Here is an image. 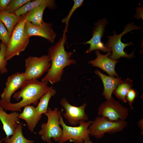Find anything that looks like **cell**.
I'll return each instance as SVG.
<instances>
[{
  "label": "cell",
  "mask_w": 143,
  "mask_h": 143,
  "mask_svg": "<svg viewBox=\"0 0 143 143\" xmlns=\"http://www.w3.org/2000/svg\"><path fill=\"white\" fill-rule=\"evenodd\" d=\"M42 115L37 112L34 105H29L24 107L22 113L19 114L18 118L25 120L29 130L32 132L38 122L41 120Z\"/></svg>",
  "instance_id": "obj_17"
},
{
  "label": "cell",
  "mask_w": 143,
  "mask_h": 143,
  "mask_svg": "<svg viewBox=\"0 0 143 143\" xmlns=\"http://www.w3.org/2000/svg\"><path fill=\"white\" fill-rule=\"evenodd\" d=\"M95 53L97 57L93 60L89 61L88 63L92 66L99 68L106 72L110 76L117 77L118 74L115 70V66L118 61L113 60L108 56L111 55L110 52H108L106 54H101L98 50H96Z\"/></svg>",
  "instance_id": "obj_14"
},
{
  "label": "cell",
  "mask_w": 143,
  "mask_h": 143,
  "mask_svg": "<svg viewBox=\"0 0 143 143\" xmlns=\"http://www.w3.org/2000/svg\"><path fill=\"white\" fill-rule=\"evenodd\" d=\"M128 109L112 97L102 103L99 106L97 114L99 116L107 118L115 121L125 120L128 116Z\"/></svg>",
  "instance_id": "obj_9"
},
{
  "label": "cell",
  "mask_w": 143,
  "mask_h": 143,
  "mask_svg": "<svg viewBox=\"0 0 143 143\" xmlns=\"http://www.w3.org/2000/svg\"><path fill=\"white\" fill-rule=\"evenodd\" d=\"M101 79L103 83L104 89L102 95L106 100L111 98L112 94L116 87L122 82V78H114L110 76H108L103 74L99 70L95 71Z\"/></svg>",
  "instance_id": "obj_16"
},
{
  "label": "cell",
  "mask_w": 143,
  "mask_h": 143,
  "mask_svg": "<svg viewBox=\"0 0 143 143\" xmlns=\"http://www.w3.org/2000/svg\"><path fill=\"white\" fill-rule=\"evenodd\" d=\"M127 125L125 120L112 121L106 117L98 116L92 121L88 129L90 135L100 139L103 137L106 133L111 134L122 131Z\"/></svg>",
  "instance_id": "obj_7"
},
{
  "label": "cell",
  "mask_w": 143,
  "mask_h": 143,
  "mask_svg": "<svg viewBox=\"0 0 143 143\" xmlns=\"http://www.w3.org/2000/svg\"><path fill=\"white\" fill-rule=\"evenodd\" d=\"M108 23L106 18L99 20L95 24L92 33V37L89 41L84 43L85 44H90L89 49L86 52L88 53L94 50H100L104 52H111V49L105 46L101 41L102 38L105 31L106 25Z\"/></svg>",
  "instance_id": "obj_12"
},
{
  "label": "cell",
  "mask_w": 143,
  "mask_h": 143,
  "mask_svg": "<svg viewBox=\"0 0 143 143\" xmlns=\"http://www.w3.org/2000/svg\"><path fill=\"white\" fill-rule=\"evenodd\" d=\"M60 103L65 110L64 117L70 125L75 126L81 120H88V116L85 111L86 103H84L79 106H74L70 104L64 98L61 99Z\"/></svg>",
  "instance_id": "obj_11"
},
{
  "label": "cell",
  "mask_w": 143,
  "mask_h": 143,
  "mask_svg": "<svg viewBox=\"0 0 143 143\" xmlns=\"http://www.w3.org/2000/svg\"><path fill=\"white\" fill-rule=\"evenodd\" d=\"M7 47L5 44L2 42H0V73L1 74L8 72L6 68L7 62L5 60Z\"/></svg>",
  "instance_id": "obj_24"
},
{
  "label": "cell",
  "mask_w": 143,
  "mask_h": 143,
  "mask_svg": "<svg viewBox=\"0 0 143 143\" xmlns=\"http://www.w3.org/2000/svg\"><path fill=\"white\" fill-rule=\"evenodd\" d=\"M47 7L46 5H42L35 7L23 15L26 20L36 25H40L44 21L43 14L45 9Z\"/></svg>",
  "instance_id": "obj_20"
},
{
  "label": "cell",
  "mask_w": 143,
  "mask_h": 143,
  "mask_svg": "<svg viewBox=\"0 0 143 143\" xmlns=\"http://www.w3.org/2000/svg\"><path fill=\"white\" fill-rule=\"evenodd\" d=\"M24 73L17 72L8 77L5 87L1 95V100L10 102L15 92L21 88L28 81Z\"/></svg>",
  "instance_id": "obj_13"
},
{
  "label": "cell",
  "mask_w": 143,
  "mask_h": 143,
  "mask_svg": "<svg viewBox=\"0 0 143 143\" xmlns=\"http://www.w3.org/2000/svg\"><path fill=\"white\" fill-rule=\"evenodd\" d=\"M56 93V91L53 88L43 96L40 99V101L35 108L37 113L40 115L46 114L47 111L48 105L49 101Z\"/></svg>",
  "instance_id": "obj_22"
},
{
  "label": "cell",
  "mask_w": 143,
  "mask_h": 143,
  "mask_svg": "<svg viewBox=\"0 0 143 143\" xmlns=\"http://www.w3.org/2000/svg\"><path fill=\"white\" fill-rule=\"evenodd\" d=\"M142 27L136 25L132 22L127 24L124 28L123 31L120 34L118 35L115 30L113 31V36H108V40L105 45L106 47L110 48L112 51V54L109 56L111 59L116 60L121 57H126L128 59L134 56L133 52L129 55L124 51V48L128 46L132 45L131 41L127 43H122L121 41L122 37L124 34L133 30H139Z\"/></svg>",
  "instance_id": "obj_6"
},
{
  "label": "cell",
  "mask_w": 143,
  "mask_h": 143,
  "mask_svg": "<svg viewBox=\"0 0 143 143\" xmlns=\"http://www.w3.org/2000/svg\"><path fill=\"white\" fill-rule=\"evenodd\" d=\"M92 120L86 122L81 120L77 127L67 125L64 122L62 117L60 115L59 124L62 128V137L58 143H64L70 140L74 143H93L90 137L89 127Z\"/></svg>",
  "instance_id": "obj_3"
},
{
  "label": "cell",
  "mask_w": 143,
  "mask_h": 143,
  "mask_svg": "<svg viewBox=\"0 0 143 143\" xmlns=\"http://www.w3.org/2000/svg\"><path fill=\"white\" fill-rule=\"evenodd\" d=\"M31 0H11L5 10L11 13L15 12Z\"/></svg>",
  "instance_id": "obj_26"
},
{
  "label": "cell",
  "mask_w": 143,
  "mask_h": 143,
  "mask_svg": "<svg viewBox=\"0 0 143 143\" xmlns=\"http://www.w3.org/2000/svg\"><path fill=\"white\" fill-rule=\"evenodd\" d=\"M47 82L39 81L37 79L28 81L19 91L15 93L13 97L16 101L22 100L16 103H11L0 100V105L5 110L21 111L23 107L32 104L37 105L39 100L51 89Z\"/></svg>",
  "instance_id": "obj_1"
},
{
  "label": "cell",
  "mask_w": 143,
  "mask_h": 143,
  "mask_svg": "<svg viewBox=\"0 0 143 143\" xmlns=\"http://www.w3.org/2000/svg\"><path fill=\"white\" fill-rule=\"evenodd\" d=\"M11 35L4 24L0 20V39L7 45L8 44Z\"/></svg>",
  "instance_id": "obj_27"
},
{
  "label": "cell",
  "mask_w": 143,
  "mask_h": 143,
  "mask_svg": "<svg viewBox=\"0 0 143 143\" xmlns=\"http://www.w3.org/2000/svg\"><path fill=\"white\" fill-rule=\"evenodd\" d=\"M21 19L15 13H11L6 10L0 11V20L5 24L11 36L14 29Z\"/></svg>",
  "instance_id": "obj_19"
},
{
  "label": "cell",
  "mask_w": 143,
  "mask_h": 143,
  "mask_svg": "<svg viewBox=\"0 0 143 143\" xmlns=\"http://www.w3.org/2000/svg\"><path fill=\"white\" fill-rule=\"evenodd\" d=\"M46 5L50 9H54L56 5L54 0H36L27 3L16 11L15 14L18 17L26 14L29 11L37 7Z\"/></svg>",
  "instance_id": "obj_18"
},
{
  "label": "cell",
  "mask_w": 143,
  "mask_h": 143,
  "mask_svg": "<svg viewBox=\"0 0 143 143\" xmlns=\"http://www.w3.org/2000/svg\"><path fill=\"white\" fill-rule=\"evenodd\" d=\"M133 85L132 80L127 78L122 81L114 90L113 93L119 99L126 103L127 94Z\"/></svg>",
  "instance_id": "obj_21"
},
{
  "label": "cell",
  "mask_w": 143,
  "mask_h": 143,
  "mask_svg": "<svg viewBox=\"0 0 143 143\" xmlns=\"http://www.w3.org/2000/svg\"><path fill=\"white\" fill-rule=\"evenodd\" d=\"M61 112L57 107L52 110L48 107L47 113L45 114L47 117L46 123L41 125V129L38 132L42 139L48 143H51L52 138L54 140L59 142L62 135V131L59 124Z\"/></svg>",
  "instance_id": "obj_5"
},
{
  "label": "cell",
  "mask_w": 143,
  "mask_h": 143,
  "mask_svg": "<svg viewBox=\"0 0 143 143\" xmlns=\"http://www.w3.org/2000/svg\"><path fill=\"white\" fill-rule=\"evenodd\" d=\"M138 95L137 91L132 88L129 90L127 94L126 97L127 101L128 102L131 110L133 109L132 104Z\"/></svg>",
  "instance_id": "obj_28"
},
{
  "label": "cell",
  "mask_w": 143,
  "mask_h": 143,
  "mask_svg": "<svg viewBox=\"0 0 143 143\" xmlns=\"http://www.w3.org/2000/svg\"><path fill=\"white\" fill-rule=\"evenodd\" d=\"M52 25L51 23L44 21L40 25H35L26 20L24 26V35L29 38L33 36L40 37L53 43L57 34L53 31Z\"/></svg>",
  "instance_id": "obj_10"
},
{
  "label": "cell",
  "mask_w": 143,
  "mask_h": 143,
  "mask_svg": "<svg viewBox=\"0 0 143 143\" xmlns=\"http://www.w3.org/2000/svg\"><path fill=\"white\" fill-rule=\"evenodd\" d=\"M139 127L141 129V134L143 135V119H141L137 123Z\"/></svg>",
  "instance_id": "obj_30"
},
{
  "label": "cell",
  "mask_w": 143,
  "mask_h": 143,
  "mask_svg": "<svg viewBox=\"0 0 143 143\" xmlns=\"http://www.w3.org/2000/svg\"><path fill=\"white\" fill-rule=\"evenodd\" d=\"M14 27L9 42L7 46L5 60L7 61L16 56H19L24 51L29 42V38L24 34V26L26 19L23 15Z\"/></svg>",
  "instance_id": "obj_4"
},
{
  "label": "cell",
  "mask_w": 143,
  "mask_h": 143,
  "mask_svg": "<svg viewBox=\"0 0 143 143\" xmlns=\"http://www.w3.org/2000/svg\"><path fill=\"white\" fill-rule=\"evenodd\" d=\"M22 128V125L19 123L12 137L5 138V142L6 143H33L34 141L27 139L24 137Z\"/></svg>",
  "instance_id": "obj_23"
},
{
  "label": "cell",
  "mask_w": 143,
  "mask_h": 143,
  "mask_svg": "<svg viewBox=\"0 0 143 143\" xmlns=\"http://www.w3.org/2000/svg\"><path fill=\"white\" fill-rule=\"evenodd\" d=\"M11 0H0V11L5 10Z\"/></svg>",
  "instance_id": "obj_29"
},
{
  "label": "cell",
  "mask_w": 143,
  "mask_h": 143,
  "mask_svg": "<svg viewBox=\"0 0 143 143\" xmlns=\"http://www.w3.org/2000/svg\"><path fill=\"white\" fill-rule=\"evenodd\" d=\"M25 71L24 72L27 81L37 79L50 68L51 65L48 55L39 57L29 56L25 60Z\"/></svg>",
  "instance_id": "obj_8"
},
{
  "label": "cell",
  "mask_w": 143,
  "mask_h": 143,
  "mask_svg": "<svg viewBox=\"0 0 143 143\" xmlns=\"http://www.w3.org/2000/svg\"><path fill=\"white\" fill-rule=\"evenodd\" d=\"M66 40V33H64L62 37L48 49V55L51 65L46 75L42 78V81L49 82L52 84L60 82L64 68L76 64L75 60L70 59L73 52H67L65 50V45Z\"/></svg>",
  "instance_id": "obj_2"
},
{
  "label": "cell",
  "mask_w": 143,
  "mask_h": 143,
  "mask_svg": "<svg viewBox=\"0 0 143 143\" xmlns=\"http://www.w3.org/2000/svg\"><path fill=\"white\" fill-rule=\"evenodd\" d=\"M74 2L73 6L70 10L67 15L63 18L62 20V23L65 24V27L64 30V33H66L68 32V26L70 19L75 11L78 8L81 7L83 2V0H73Z\"/></svg>",
  "instance_id": "obj_25"
},
{
  "label": "cell",
  "mask_w": 143,
  "mask_h": 143,
  "mask_svg": "<svg viewBox=\"0 0 143 143\" xmlns=\"http://www.w3.org/2000/svg\"><path fill=\"white\" fill-rule=\"evenodd\" d=\"M19 113L14 111L8 114L0 105V120L3 126V129L6 135V137L12 135L17 128L20 121L18 118Z\"/></svg>",
  "instance_id": "obj_15"
}]
</instances>
